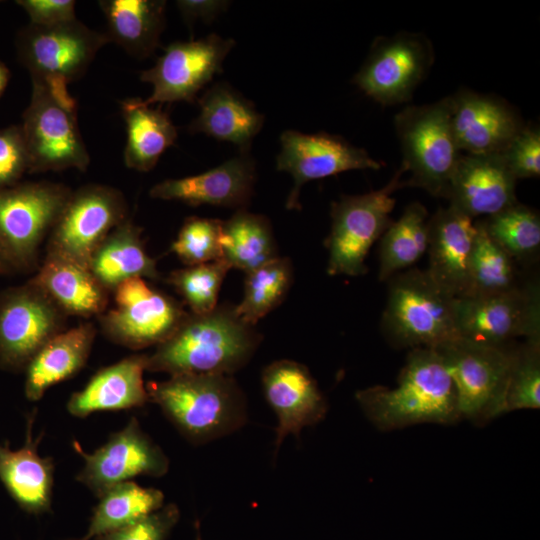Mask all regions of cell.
<instances>
[{"label":"cell","mask_w":540,"mask_h":540,"mask_svg":"<svg viewBox=\"0 0 540 540\" xmlns=\"http://www.w3.org/2000/svg\"><path fill=\"white\" fill-rule=\"evenodd\" d=\"M262 336L245 322L235 305L218 304L205 314L188 313L165 341L147 355L146 370L232 376L253 357Z\"/></svg>","instance_id":"6da1fadb"},{"label":"cell","mask_w":540,"mask_h":540,"mask_svg":"<svg viewBox=\"0 0 540 540\" xmlns=\"http://www.w3.org/2000/svg\"><path fill=\"white\" fill-rule=\"evenodd\" d=\"M368 419L381 430L420 423L460 420L453 381L433 348H413L393 388L372 386L356 392Z\"/></svg>","instance_id":"7a4b0ae2"},{"label":"cell","mask_w":540,"mask_h":540,"mask_svg":"<svg viewBox=\"0 0 540 540\" xmlns=\"http://www.w3.org/2000/svg\"><path fill=\"white\" fill-rule=\"evenodd\" d=\"M146 389L149 401L193 444L227 436L246 424V398L230 375H173L149 382Z\"/></svg>","instance_id":"3957f363"},{"label":"cell","mask_w":540,"mask_h":540,"mask_svg":"<svg viewBox=\"0 0 540 540\" xmlns=\"http://www.w3.org/2000/svg\"><path fill=\"white\" fill-rule=\"evenodd\" d=\"M389 280L382 327L395 345L436 348L459 337L456 298L442 290L426 270L410 269Z\"/></svg>","instance_id":"277c9868"},{"label":"cell","mask_w":540,"mask_h":540,"mask_svg":"<svg viewBox=\"0 0 540 540\" xmlns=\"http://www.w3.org/2000/svg\"><path fill=\"white\" fill-rule=\"evenodd\" d=\"M28 172L85 171L90 157L77 123L76 101L64 84L32 80L30 103L20 125Z\"/></svg>","instance_id":"5b68a950"},{"label":"cell","mask_w":540,"mask_h":540,"mask_svg":"<svg viewBox=\"0 0 540 540\" xmlns=\"http://www.w3.org/2000/svg\"><path fill=\"white\" fill-rule=\"evenodd\" d=\"M451 114L449 96L428 105L408 106L395 115L403 155L401 166L410 173L404 187L444 197L462 155L453 134Z\"/></svg>","instance_id":"8992f818"},{"label":"cell","mask_w":540,"mask_h":540,"mask_svg":"<svg viewBox=\"0 0 540 540\" xmlns=\"http://www.w3.org/2000/svg\"><path fill=\"white\" fill-rule=\"evenodd\" d=\"M401 166L379 190L344 195L331 204V229L325 240L327 273L331 276H361L367 272L365 259L374 244L392 224L393 194L404 187Z\"/></svg>","instance_id":"52a82bcc"},{"label":"cell","mask_w":540,"mask_h":540,"mask_svg":"<svg viewBox=\"0 0 540 540\" xmlns=\"http://www.w3.org/2000/svg\"><path fill=\"white\" fill-rule=\"evenodd\" d=\"M455 386L460 419L485 423L504 413L512 346L457 337L436 348Z\"/></svg>","instance_id":"ba28073f"},{"label":"cell","mask_w":540,"mask_h":540,"mask_svg":"<svg viewBox=\"0 0 540 540\" xmlns=\"http://www.w3.org/2000/svg\"><path fill=\"white\" fill-rule=\"evenodd\" d=\"M71 193L51 182L0 187V247L11 266L27 267L34 261Z\"/></svg>","instance_id":"9c48e42d"},{"label":"cell","mask_w":540,"mask_h":540,"mask_svg":"<svg viewBox=\"0 0 540 540\" xmlns=\"http://www.w3.org/2000/svg\"><path fill=\"white\" fill-rule=\"evenodd\" d=\"M459 337L496 347L516 338L540 339V286L538 280L499 294L456 298Z\"/></svg>","instance_id":"30bf717a"},{"label":"cell","mask_w":540,"mask_h":540,"mask_svg":"<svg viewBox=\"0 0 540 540\" xmlns=\"http://www.w3.org/2000/svg\"><path fill=\"white\" fill-rule=\"evenodd\" d=\"M110 42L77 19L53 26L29 24L17 36V51L32 80L68 85L82 77Z\"/></svg>","instance_id":"8fae6325"},{"label":"cell","mask_w":540,"mask_h":540,"mask_svg":"<svg viewBox=\"0 0 540 540\" xmlns=\"http://www.w3.org/2000/svg\"><path fill=\"white\" fill-rule=\"evenodd\" d=\"M434 61L431 42L422 34L400 32L378 37L353 77V83L382 105L410 101Z\"/></svg>","instance_id":"7c38bea8"},{"label":"cell","mask_w":540,"mask_h":540,"mask_svg":"<svg viewBox=\"0 0 540 540\" xmlns=\"http://www.w3.org/2000/svg\"><path fill=\"white\" fill-rule=\"evenodd\" d=\"M126 214L118 190L98 184L81 187L71 193L51 229L48 253L89 268L97 248Z\"/></svg>","instance_id":"4fadbf2b"},{"label":"cell","mask_w":540,"mask_h":540,"mask_svg":"<svg viewBox=\"0 0 540 540\" xmlns=\"http://www.w3.org/2000/svg\"><path fill=\"white\" fill-rule=\"evenodd\" d=\"M113 291L115 307L101 318L103 331L134 350L162 343L188 315L176 300L140 277L123 281Z\"/></svg>","instance_id":"5bb4252c"},{"label":"cell","mask_w":540,"mask_h":540,"mask_svg":"<svg viewBox=\"0 0 540 540\" xmlns=\"http://www.w3.org/2000/svg\"><path fill=\"white\" fill-rule=\"evenodd\" d=\"M234 45L232 39L217 34L171 43L155 65L140 75L143 82L153 87L144 102H193L197 93L222 71L223 61Z\"/></svg>","instance_id":"9a60e30c"},{"label":"cell","mask_w":540,"mask_h":540,"mask_svg":"<svg viewBox=\"0 0 540 540\" xmlns=\"http://www.w3.org/2000/svg\"><path fill=\"white\" fill-rule=\"evenodd\" d=\"M73 447L85 462L76 480L97 497L134 477H161L169 469L168 457L141 429L135 417L92 453L84 452L78 442Z\"/></svg>","instance_id":"2e32d148"},{"label":"cell","mask_w":540,"mask_h":540,"mask_svg":"<svg viewBox=\"0 0 540 540\" xmlns=\"http://www.w3.org/2000/svg\"><path fill=\"white\" fill-rule=\"evenodd\" d=\"M280 143L281 151L277 156L276 168L289 173L294 182L286 201L289 210L301 208L300 190L309 181L349 170L379 169L382 166L363 148L325 132L305 134L286 130L280 136Z\"/></svg>","instance_id":"e0dca14e"},{"label":"cell","mask_w":540,"mask_h":540,"mask_svg":"<svg viewBox=\"0 0 540 540\" xmlns=\"http://www.w3.org/2000/svg\"><path fill=\"white\" fill-rule=\"evenodd\" d=\"M63 312L35 284L0 297V365L25 368L36 352L61 332Z\"/></svg>","instance_id":"ac0fdd59"},{"label":"cell","mask_w":540,"mask_h":540,"mask_svg":"<svg viewBox=\"0 0 540 540\" xmlns=\"http://www.w3.org/2000/svg\"><path fill=\"white\" fill-rule=\"evenodd\" d=\"M266 401L277 417L275 454L288 435L297 438L304 427L321 421L327 403L306 366L293 360H277L261 376Z\"/></svg>","instance_id":"d6986e66"},{"label":"cell","mask_w":540,"mask_h":540,"mask_svg":"<svg viewBox=\"0 0 540 540\" xmlns=\"http://www.w3.org/2000/svg\"><path fill=\"white\" fill-rule=\"evenodd\" d=\"M516 178L500 154L461 155L444 198L468 215L492 216L517 203Z\"/></svg>","instance_id":"ffe728a7"},{"label":"cell","mask_w":540,"mask_h":540,"mask_svg":"<svg viewBox=\"0 0 540 540\" xmlns=\"http://www.w3.org/2000/svg\"><path fill=\"white\" fill-rule=\"evenodd\" d=\"M255 179L254 160L245 151L203 173L159 182L149 194L155 199L176 200L190 206L243 210L252 197Z\"/></svg>","instance_id":"44dd1931"},{"label":"cell","mask_w":540,"mask_h":540,"mask_svg":"<svg viewBox=\"0 0 540 540\" xmlns=\"http://www.w3.org/2000/svg\"><path fill=\"white\" fill-rule=\"evenodd\" d=\"M452 98L451 125L460 151L500 154L524 123L504 100L460 90Z\"/></svg>","instance_id":"7402d4cb"},{"label":"cell","mask_w":540,"mask_h":540,"mask_svg":"<svg viewBox=\"0 0 540 540\" xmlns=\"http://www.w3.org/2000/svg\"><path fill=\"white\" fill-rule=\"evenodd\" d=\"M476 235L473 219L455 207L439 208L428 220L429 267L432 280L446 293L466 296Z\"/></svg>","instance_id":"603a6c76"},{"label":"cell","mask_w":540,"mask_h":540,"mask_svg":"<svg viewBox=\"0 0 540 540\" xmlns=\"http://www.w3.org/2000/svg\"><path fill=\"white\" fill-rule=\"evenodd\" d=\"M35 411L27 416L24 445L12 450L8 442L0 444V481L11 498L27 513L38 515L50 512L54 483L52 457H41L38 445L41 433L32 436Z\"/></svg>","instance_id":"cb8c5ba5"},{"label":"cell","mask_w":540,"mask_h":540,"mask_svg":"<svg viewBox=\"0 0 540 540\" xmlns=\"http://www.w3.org/2000/svg\"><path fill=\"white\" fill-rule=\"evenodd\" d=\"M146 354L131 355L97 371L84 388L73 393L68 412L84 418L98 411H119L144 406L148 393L143 380Z\"/></svg>","instance_id":"d4e9b609"},{"label":"cell","mask_w":540,"mask_h":540,"mask_svg":"<svg viewBox=\"0 0 540 540\" xmlns=\"http://www.w3.org/2000/svg\"><path fill=\"white\" fill-rule=\"evenodd\" d=\"M200 111L190 123L191 133H204L218 141L248 150L263 126L264 117L254 104L224 82L207 89L198 99Z\"/></svg>","instance_id":"484cf974"},{"label":"cell","mask_w":540,"mask_h":540,"mask_svg":"<svg viewBox=\"0 0 540 540\" xmlns=\"http://www.w3.org/2000/svg\"><path fill=\"white\" fill-rule=\"evenodd\" d=\"M95 327L81 324L52 337L28 362L25 395L38 401L53 385L71 378L85 365L95 338Z\"/></svg>","instance_id":"4316f807"},{"label":"cell","mask_w":540,"mask_h":540,"mask_svg":"<svg viewBox=\"0 0 540 540\" xmlns=\"http://www.w3.org/2000/svg\"><path fill=\"white\" fill-rule=\"evenodd\" d=\"M65 313L89 317L101 313L108 302V290L89 268L48 253L31 281Z\"/></svg>","instance_id":"83f0119b"},{"label":"cell","mask_w":540,"mask_h":540,"mask_svg":"<svg viewBox=\"0 0 540 540\" xmlns=\"http://www.w3.org/2000/svg\"><path fill=\"white\" fill-rule=\"evenodd\" d=\"M99 6L106 19L110 42L137 58L154 52L164 28L165 1L103 0Z\"/></svg>","instance_id":"f1b7e54d"},{"label":"cell","mask_w":540,"mask_h":540,"mask_svg":"<svg viewBox=\"0 0 540 540\" xmlns=\"http://www.w3.org/2000/svg\"><path fill=\"white\" fill-rule=\"evenodd\" d=\"M89 269L107 290H114L130 278L159 277L156 261L144 247L141 229L127 219L100 244L91 258Z\"/></svg>","instance_id":"f546056e"},{"label":"cell","mask_w":540,"mask_h":540,"mask_svg":"<svg viewBox=\"0 0 540 540\" xmlns=\"http://www.w3.org/2000/svg\"><path fill=\"white\" fill-rule=\"evenodd\" d=\"M121 111L127 130L125 165L148 172L155 167L167 148L175 143L177 129L166 112L152 108L140 98L121 101Z\"/></svg>","instance_id":"4dcf8cb0"},{"label":"cell","mask_w":540,"mask_h":540,"mask_svg":"<svg viewBox=\"0 0 540 540\" xmlns=\"http://www.w3.org/2000/svg\"><path fill=\"white\" fill-rule=\"evenodd\" d=\"M221 248L229 268L245 273L279 257L269 220L245 209L222 221Z\"/></svg>","instance_id":"1f68e13d"},{"label":"cell","mask_w":540,"mask_h":540,"mask_svg":"<svg viewBox=\"0 0 540 540\" xmlns=\"http://www.w3.org/2000/svg\"><path fill=\"white\" fill-rule=\"evenodd\" d=\"M99 498L81 540H91L124 527L164 506L162 491L142 487L133 481L115 485Z\"/></svg>","instance_id":"d6a6232c"},{"label":"cell","mask_w":540,"mask_h":540,"mask_svg":"<svg viewBox=\"0 0 540 540\" xmlns=\"http://www.w3.org/2000/svg\"><path fill=\"white\" fill-rule=\"evenodd\" d=\"M428 212L420 202L410 203L382 235L378 278L389 280L427 252Z\"/></svg>","instance_id":"836d02e7"},{"label":"cell","mask_w":540,"mask_h":540,"mask_svg":"<svg viewBox=\"0 0 540 540\" xmlns=\"http://www.w3.org/2000/svg\"><path fill=\"white\" fill-rule=\"evenodd\" d=\"M475 227L465 297L490 296L521 286L524 282L520 280L517 263L488 235L482 221L475 222Z\"/></svg>","instance_id":"e575fe53"},{"label":"cell","mask_w":540,"mask_h":540,"mask_svg":"<svg viewBox=\"0 0 540 540\" xmlns=\"http://www.w3.org/2000/svg\"><path fill=\"white\" fill-rule=\"evenodd\" d=\"M293 281V267L286 257H277L246 273L244 294L235 306L238 315L255 326L285 299Z\"/></svg>","instance_id":"d590c367"},{"label":"cell","mask_w":540,"mask_h":540,"mask_svg":"<svg viewBox=\"0 0 540 540\" xmlns=\"http://www.w3.org/2000/svg\"><path fill=\"white\" fill-rule=\"evenodd\" d=\"M482 223L488 235L517 264L536 260L540 250L538 212L517 202Z\"/></svg>","instance_id":"8d00e7d4"},{"label":"cell","mask_w":540,"mask_h":540,"mask_svg":"<svg viewBox=\"0 0 540 540\" xmlns=\"http://www.w3.org/2000/svg\"><path fill=\"white\" fill-rule=\"evenodd\" d=\"M229 270L226 262L220 259L175 270L167 281L181 295L192 314H205L218 305L219 291Z\"/></svg>","instance_id":"74e56055"},{"label":"cell","mask_w":540,"mask_h":540,"mask_svg":"<svg viewBox=\"0 0 540 540\" xmlns=\"http://www.w3.org/2000/svg\"><path fill=\"white\" fill-rule=\"evenodd\" d=\"M539 406L540 339H530L512 350L504 413Z\"/></svg>","instance_id":"f35d334b"},{"label":"cell","mask_w":540,"mask_h":540,"mask_svg":"<svg viewBox=\"0 0 540 540\" xmlns=\"http://www.w3.org/2000/svg\"><path fill=\"white\" fill-rule=\"evenodd\" d=\"M222 220L188 217L171 244L172 252L186 266L222 259Z\"/></svg>","instance_id":"ab89813d"},{"label":"cell","mask_w":540,"mask_h":540,"mask_svg":"<svg viewBox=\"0 0 540 540\" xmlns=\"http://www.w3.org/2000/svg\"><path fill=\"white\" fill-rule=\"evenodd\" d=\"M518 179L540 175V130L536 124H524L500 153Z\"/></svg>","instance_id":"60d3db41"},{"label":"cell","mask_w":540,"mask_h":540,"mask_svg":"<svg viewBox=\"0 0 540 540\" xmlns=\"http://www.w3.org/2000/svg\"><path fill=\"white\" fill-rule=\"evenodd\" d=\"M180 518L177 505L170 503L159 510L95 540H166Z\"/></svg>","instance_id":"b9f144b4"},{"label":"cell","mask_w":540,"mask_h":540,"mask_svg":"<svg viewBox=\"0 0 540 540\" xmlns=\"http://www.w3.org/2000/svg\"><path fill=\"white\" fill-rule=\"evenodd\" d=\"M29 170L20 126L0 129V187L12 186Z\"/></svg>","instance_id":"7bdbcfd3"},{"label":"cell","mask_w":540,"mask_h":540,"mask_svg":"<svg viewBox=\"0 0 540 540\" xmlns=\"http://www.w3.org/2000/svg\"><path fill=\"white\" fill-rule=\"evenodd\" d=\"M21 6L30 18V24L53 26L76 19L73 0H20Z\"/></svg>","instance_id":"ee69618b"},{"label":"cell","mask_w":540,"mask_h":540,"mask_svg":"<svg viewBox=\"0 0 540 540\" xmlns=\"http://www.w3.org/2000/svg\"><path fill=\"white\" fill-rule=\"evenodd\" d=\"M183 18L188 22L213 20L228 5L226 1L180 0L176 2Z\"/></svg>","instance_id":"f6af8a7d"},{"label":"cell","mask_w":540,"mask_h":540,"mask_svg":"<svg viewBox=\"0 0 540 540\" xmlns=\"http://www.w3.org/2000/svg\"><path fill=\"white\" fill-rule=\"evenodd\" d=\"M9 79V71L5 65L0 62V95L3 93Z\"/></svg>","instance_id":"bcb514c9"},{"label":"cell","mask_w":540,"mask_h":540,"mask_svg":"<svg viewBox=\"0 0 540 540\" xmlns=\"http://www.w3.org/2000/svg\"><path fill=\"white\" fill-rule=\"evenodd\" d=\"M10 263L8 262L6 256L4 255L1 247H0V273L1 272H4L5 269H7L8 267H10Z\"/></svg>","instance_id":"7dc6e473"},{"label":"cell","mask_w":540,"mask_h":540,"mask_svg":"<svg viewBox=\"0 0 540 540\" xmlns=\"http://www.w3.org/2000/svg\"><path fill=\"white\" fill-rule=\"evenodd\" d=\"M195 529H196V540H201V534H200V528H199V522L196 521L195 523Z\"/></svg>","instance_id":"c3c4849f"}]
</instances>
